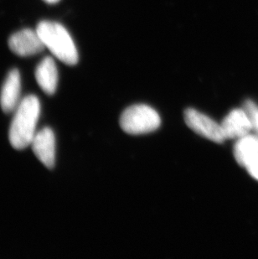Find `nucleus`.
<instances>
[{"instance_id": "obj_8", "label": "nucleus", "mask_w": 258, "mask_h": 259, "mask_svg": "<svg viewBox=\"0 0 258 259\" xmlns=\"http://www.w3.org/2000/svg\"><path fill=\"white\" fill-rule=\"evenodd\" d=\"M221 126L226 140H238L248 135L253 127L248 114L244 109L232 110L225 117Z\"/></svg>"}, {"instance_id": "obj_12", "label": "nucleus", "mask_w": 258, "mask_h": 259, "mask_svg": "<svg viewBox=\"0 0 258 259\" xmlns=\"http://www.w3.org/2000/svg\"><path fill=\"white\" fill-rule=\"evenodd\" d=\"M246 169L253 178L258 181V154H256V156L249 162L246 166Z\"/></svg>"}, {"instance_id": "obj_7", "label": "nucleus", "mask_w": 258, "mask_h": 259, "mask_svg": "<svg viewBox=\"0 0 258 259\" xmlns=\"http://www.w3.org/2000/svg\"><path fill=\"white\" fill-rule=\"evenodd\" d=\"M21 79L18 70L14 69L8 74L0 94V105L5 113L15 112L20 103Z\"/></svg>"}, {"instance_id": "obj_1", "label": "nucleus", "mask_w": 258, "mask_h": 259, "mask_svg": "<svg viewBox=\"0 0 258 259\" xmlns=\"http://www.w3.org/2000/svg\"><path fill=\"white\" fill-rule=\"evenodd\" d=\"M40 115V103L36 96L29 95L20 101L15 111L10 128V142L18 150L26 149L36 135Z\"/></svg>"}, {"instance_id": "obj_3", "label": "nucleus", "mask_w": 258, "mask_h": 259, "mask_svg": "<svg viewBox=\"0 0 258 259\" xmlns=\"http://www.w3.org/2000/svg\"><path fill=\"white\" fill-rule=\"evenodd\" d=\"M161 119L154 108L147 105L129 107L120 117V126L128 135H145L160 126Z\"/></svg>"}, {"instance_id": "obj_11", "label": "nucleus", "mask_w": 258, "mask_h": 259, "mask_svg": "<svg viewBox=\"0 0 258 259\" xmlns=\"http://www.w3.org/2000/svg\"><path fill=\"white\" fill-rule=\"evenodd\" d=\"M245 111L251 119L252 127L258 132V107L252 101H246L245 103Z\"/></svg>"}, {"instance_id": "obj_13", "label": "nucleus", "mask_w": 258, "mask_h": 259, "mask_svg": "<svg viewBox=\"0 0 258 259\" xmlns=\"http://www.w3.org/2000/svg\"><path fill=\"white\" fill-rule=\"evenodd\" d=\"M44 1L48 3V4H56V3L59 2L60 0H44Z\"/></svg>"}, {"instance_id": "obj_9", "label": "nucleus", "mask_w": 258, "mask_h": 259, "mask_svg": "<svg viewBox=\"0 0 258 259\" xmlns=\"http://www.w3.org/2000/svg\"><path fill=\"white\" fill-rule=\"evenodd\" d=\"M35 79L39 88L47 95L56 93L58 84V71L52 57L43 59L35 70Z\"/></svg>"}, {"instance_id": "obj_6", "label": "nucleus", "mask_w": 258, "mask_h": 259, "mask_svg": "<svg viewBox=\"0 0 258 259\" xmlns=\"http://www.w3.org/2000/svg\"><path fill=\"white\" fill-rule=\"evenodd\" d=\"M32 149L39 161L48 169L56 164V138L53 130L45 127L36 133L32 141Z\"/></svg>"}, {"instance_id": "obj_2", "label": "nucleus", "mask_w": 258, "mask_h": 259, "mask_svg": "<svg viewBox=\"0 0 258 259\" xmlns=\"http://www.w3.org/2000/svg\"><path fill=\"white\" fill-rule=\"evenodd\" d=\"M39 34L45 47L50 50L54 57L69 66L78 62V52L71 34L66 28L59 23L44 20L37 25Z\"/></svg>"}, {"instance_id": "obj_10", "label": "nucleus", "mask_w": 258, "mask_h": 259, "mask_svg": "<svg viewBox=\"0 0 258 259\" xmlns=\"http://www.w3.org/2000/svg\"><path fill=\"white\" fill-rule=\"evenodd\" d=\"M258 154V135H248L240 138L234 147V156L241 166L245 167Z\"/></svg>"}, {"instance_id": "obj_5", "label": "nucleus", "mask_w": 258, "mask_h": 259, "mask_svg": "<svg viewBox=\"0 0 258 259\" xmlns=\"http://www.w3.org/2000/svg\"><path fill=\"white\" fill-rule=\"evenodd\" d=\"M9 47L15 54L20 57H29L39 54L45 49L36 30L25 29L13 34L9 40Z\"/></svg>"}, {"instance_id": "obj_4", "label": "nucleus", "mask_w": 258, "mask_h": 259, "mask_svg": "<svg viewBox=\"0 0 258 259\" xmlns=\"http://www.w3.org/2000/svg\"><path fill=\"white\" fill-rule=\"evenodd\" d=\"M185 121L190 130L207 140L218 144L226 140L221 124L193 108L185 111Z\"/></svg>"}]
</instances>
